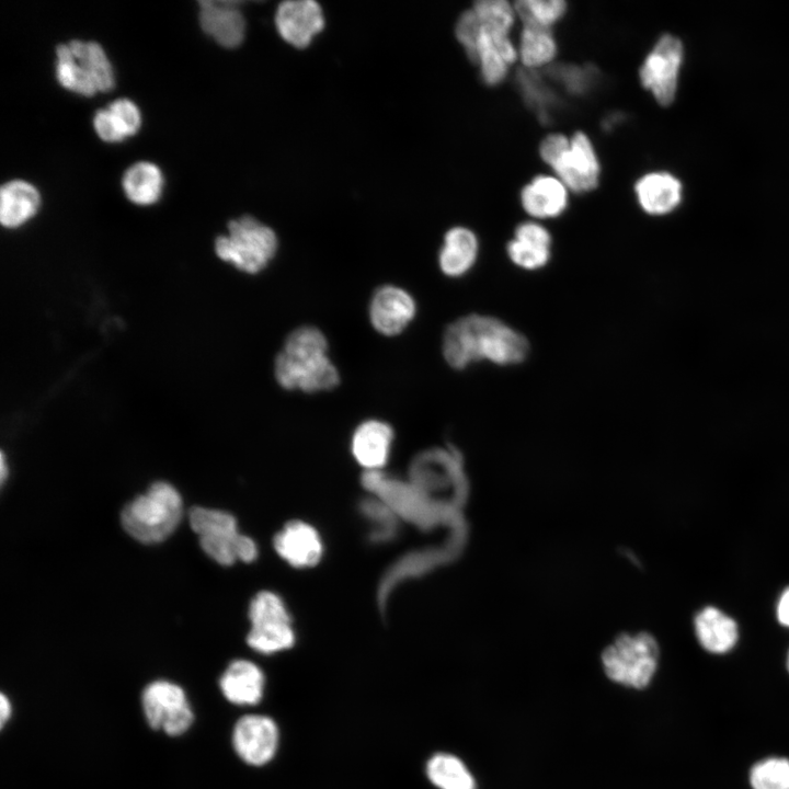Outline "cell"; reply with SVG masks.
Here are the masks:
<instances>
[{
    "instance_id": "obj_24",
    "label": "cell",
    "mask_w": 789,
    "mask_h": 789,
    "mask_svg": "<svg viewBox=\"0 0 789 789\" xmlns=\"http://www.w3.org/2000/svg\"><path fill=\"white\" fill-rule=\"evenodd\" d=\"M39 194L30 183L15 180L5 183L0 191V220L4 227L21 226L35 215Z\"/></svg>"
},
{
    "instance_id": "obj_9",
    "label": "cell",
    "mask_w": 789,
    "mask_h": 789,
    "mask_svg": "<svg viewBox=\"0 0 789 789\" xmlns=\"http://www.w3.org/2000/svg\"><path fill=\"white\" fill-rule=\"evenodd\" d=\"M251 629L248 644L262 654L276 653L293 647L295 633L282 599L272 592L256 594L249 608Z\"/></svg>"
},
{
    "instance_id": "obj_20",
    "label": "cell",
    "mask_w": 789,
    "mask_h": 789,
    "mask_svg": "<svg viewBox=\"0 0 789 789\" xmlns=\"http://www.w3.org/2000/svg\"><path fill=\"white\" fill-rule=\"evenodd\" d=\"M393 441V431L389 424L379 420L361 423L352 436V453L367 471L379 470L389 457Z\"/></svg>"
},
{
    "instance_id": "obj_27",
    "label": "cell",
    "mask_w": 789,
    "mask_h": 789,
    "mask_svg": "<svg viewBox=\"0 0 789 789\" xmlns=\"http://www.w3.org/2000/svg\"><path fill=\"white\" fill-rule=\"evenodd\" d=\"M163 185L160 169L150 162H138L124 174L123 188L126 196L136 204L149 205L158 201Z\"/></svg>"
},
{
    "instance_id": "obj_21",
    "label": "cell",
    "mask_w": 789,
    "mask_h": 789,
    "mask_svg": "<svg viewBox=\"0 0 789 789\" xmlns=\"http://www.w3.org/2000/svg\"><path fill=\"white\" fill-rule=\"evenodd\" d=\"M265 678L262 670L253 662H231L219 679L225 698L239 706H253L264 694Z\"/></svg>"
},
{
    "instance_id": "obj_13",
    "label": "cell",
    "mask_w": 789,
    "mask_h": 789,
    "mask_svg": "<svg viewBox=\"0 0 789 789\" xmlns=\"http://www.w3.org/2000/svg\"><path fill=\"white\" fill-rule=\"evenodd\" d=\"M414 298L405 289L385 285L379 287L369 302V320L376 331L384 335L401 333L415 316Z\"/></svg>"
},
{
    "instance_id": "obj_30",
    "label": "cell",
    "mask_w": 789,
    "mask_h": 789,
    "mask_svg": "<svg viewBox=\"0 0 789 789\" xmlns=\"http://www.w3.org/2000/svg\"><path fill=\"white\" fill-rule=\"evenodd\" d=\"M477 64L482 81L489 87L502 83L508 73L510 65L496 48L489 31L481 24L477 42Z\"/></svg>"
},
{
    "instance_id": "obj_39",
    "label": "cell",
    "mask_w": 789,
    "mask_h": 789,
    "mask_svg": "<svg viewBox=\"0 0 789 789\" xmlns=\"http://www.w3.org/2000/svg\"><path fill=\"white\" fill-rule=\"evenodd\" d=\"M93 125L96 134L104 141L115 142L126 138L108 108L95 113Z\"/></svg>"
},
{
    "instance_id": "obj_35",
    "label": "cell",
    "mask_w": 789,
    "mask_h": 789,
    "mask_svg": "<svg viewBox=\"0 0 789 789\" xmlns=\"http://www.w3.org/2000/svg\"><path fill=\"white\" fill-rule=\"evenodd\" d=\"M472 10L482 25L510 34L515 22V9L505 0H479Z\"/></svg>"
},
{
    "instance_id": "obj_8",
    "label": "cell",
    "mask_w": 789,
    "mask_h": 789,
    "mask_svg": "<svg viewBox=\"0 0 789 789\" xmlns=\"http://www.w3.org/2000/svg\"><path fill=\"white\" fill-rule=\"evenodd\" d=\"M658 662L659 645L648 632L622 633L602 654L606 675L616 683L637 689L651 682Z\"/></svg>"
},
{
    "instance_id": "obj_1",
    "label": "cell",
    "mask_w": 789,
    "mask_h": 789,
    "mask_svg": "<svg viewBox=\"0 0 789 789\" xmlns=\"http://www.w3.org/2000/svg\"><path fill=\"white\" fill-rule=\"evenodd\" d=\"M528 351L522 333L491 316L461 317L447 327L443 338L444 358L456 369L480 361L515 365L526 358Z\"/></svg>"
},
{
    "instance_id": "obj_40",
    "label": "cell",
    "mask_w": 789,
    "mask_h": 789,
    "mask_svg": "<svg viewBox=\"0 0 789 789\" xmlns=\"http://www.w3.org/2000/svg\"><path fill=\"white\" fill-rule=\"evenodd\" d=\"M776 617L781 626L789 628V587L781 593L778 599Z\"/></svg>"
},
{
    "instance_id": "obj_25",
    "label": "cell",
    "mask_w": 789,
    "mask_h": 789,
    "mask_svg": "<svg viewBox=\"0 0 789 789\" xmlns=\"http://www.w3.org/2000/svg\"><path fill=\"white\" fill-rule=\"evenodd\" d=\"M68 46L77 65L94 82L98 91H110L114 85L113 68L100 44L73 39Z\"/></svg>"
},
{
    "instance_id": "obj_34",
    "label": "cell",
    "mask_w": 789,
    "mask_h": 789,
    "mask_svg": "<svg viewBox=\"0 0 789 789\" xmlns=\"http://www.w3.org/2000/svg\"><path fill=\"white\" fill-rule=\"evenodd\" d=\"M753 789H789V759L768 757L757 762L750 770Z\"/></svg>"
},
{
    "instance_id": "obj_28",
    "label": "cell",
    "mask_w": 789,
    "mask_h": 789,
    "mask_svg": "<svg viewBox=\"0 0 789 789\" xmlns=\"http://www.w3.org/2000/svg\"><path fill=\"white\" fill-rule=\"evenodd\" d=\"M426 775L438 789H474V779L465 764L451 754L439 753L426 764Z\"/></svg>"
},
{
    "instance_id": "obj_38",
    "label": "cell",
    "mask_w": 789,
    "mask_h": 789,
    "mask_svg": "<svg viewBox=\"0 0 789 789\" xmlns=\"http://www.w3.org/2000/svg\"><path fill=\"white\" fill-rule=\"evenodd\" d=\"M119 129L125 137L138 132L140 126V113L137 106L127 99H118L108 106Z\"/></svg>"
},
{
    "instance_id": "obj_18",
    "label": "cell",
    "mask_w": 789,
    "mask_h": 789,
    "mask_svg": "<svg viewBox=\"0 0 789 789\" xmlns=\"http://www.w3.org/2000/svg\"><path fill=\"white\" fill-rule=\"evenodd\" d=\"M552 238L540 224L524 221L514 231L507 243L510 260L524 270L534 271L544 267L551 256Z\"/></svg>"
},
{
    "instance_id": "obj_23",
    "label": "cell",
    "mask_w": 789,
    "mask_h": 789,
    "mask_svg": "<svg viewBox=\"0 0 789 789\" xmlns=\"http://www.w3.org/2000/svg\"><path fill=\"white\" fill-rule=\"evenodd\" d=\"M479 252V242L474 232L466 227H453L445 237L439 250L441 271L449 277H459L471 270Z\"/></svg>"
},
{
    "instance_id": "obj_12",
    "label": "cell",
    "mask_w": 789,
    "mask_h": 789,
    "mask_svg": "<svg viewBox=\"0 0 789 789\" xmlns=\"http://www.w3.org/2000/svg\"><path fill=\"white\" fill-rule=\"evenodd\" d=\"M278 742L277 724L263 714L243 716L232 730V745L237 755L252 766L271 762L276 754Z\"/></svg>"
},
{
    "instance_id": "obj_32",
    "label": "cell",
    "mask_w": 789,
    "mask_h": 789,
    "mask_svg": "<svg viewBox=\"0 0 789 789\" xmlns=\"http://www.w3.org/2000/svg\"><path fill=\"white\" fill-rule=\"evenodd\" d=\"M56 55V76L65 89L87 96L99 92L94 82L77 65L68 44L58 45Z\"/></svg>"
},
{
    "instance_id": "obj_5",
    "label": "cell",
    "mask_w": 789,
    "mask_h": 789,
    "mask_svg": "<svg viewBox=\"0 0 789 789\" xmlns=\"http://www.w3.org/2000/svg\"><path fill=\"white\" fill-rule=\"evenodd\" d=\"M181 517V495L170 483L158 481L124 507L121 521L136 540L157 544L174 531Z\"/></svg>"
},
{
    "instance_id": "obj_15",
    "label": "cell",
    "mask_w": 789,
    "mask_h": 789,
    "mask_svg": "<svg viewBox=\"0 0 789 789\" xmlns=\"http://www.w3.org/2000/svg\"><path fill=\"white\" fill-rule=\"evenodd\" d=\"M519 201L534 218H557L568 208V187L557 176L539 174L522 187Z\"/></svg>"
},
{
    "instance_id": "obj_43",
    "label": "cell",
    "mask_w": 789,
    "mask_h": 789,
    "mask_svg": "<svg viewBox=\"0 0 789 789\" xmlns=\"http://www.w3.org/2000/svg\"><path fill=\"white\" fill-rule=\"evenodd\" d=\"M787 668H788V672H789V652H788V656H787Z\"/></svg>"
},
{
    "instance_id": "obj_4",
    "label": "cell",
    "mask_w": 789,
    "mask_h": 789,
    "mask_svg": "<svg viewBox=\"0 0 789 789\" xmlns=\"http://www.w3.org/2000/svg\"><path fill=\"white\" fill-rule=\"evenodd\" d=\"M539 156L557 178L574 193H588L599 183L601 164L590 137L576 130L571 138L549 134L539 145Z\"/></svg>"
},
{
    "instance_id": "obj_14",
    "label": "cell",
    "mask_w": 789,
    "mask_h": 789,
    "mask_svg": "<svg viewBox=\"0 0 789 789\" xmlns=\"http://www.w3.org/2000/svg\"><path fill=\"white\" fill-rule=\"evenodd\" d=\"M279 35L297 48L307 47L324 25L320 5L312 0L282 2L275 14Z\"/></svg>"
},
{
    "instance_id": "obj_36",
    "label": "cell",
    "mask_w": 789,
    "mask_h": 789,
    "mask_svg": "<svg viewBox=\"0 0 789 789\" xmlns=\"http://www.w3.org/2000/svg\"><path fill=\"white\" fill-rule=\"evenodd\" d=\"M552 79L571 94L582 95L586 93L595 79V70L575 65H556L550 68Z\"/></svg>"
},
{
    "instance_id": "obj_42",
    "label": "cell",
    "mask_w": 789,
    "mask_h": 789,
    "mask_svg": "<svg viewBox=\"0 0 789 789\" xmlns=\"http://www.w3.org/2000/svg\"><path fill=\"white\" fill-rule=\"evenodd\" d=\"M0 467H1V472H0V473H1V481H2V483H3V481L5 480V477H7V467H5V461H4V455H3V454H1V464H0Z\"/></svg>"
},
{
    "instance_id": "obj_26",
    "label": "cell",
    "mask_w": 789,
    "mask_h": 789,
    "mask_svg": "<svg viewBox=\"0 0 789 789\" xmlns=\"http://www.w3.org/2000/svg\"><path fill=\"white\" fill-rule=\"evenodd\" d=\"M517 52L526 69L536 70L551 64L558 52L551 28L523 25Z\"/></svg>"
},
{
    "instance_id": "obj_11",
    "label": "cell",
    "mask_w": 789,
    "mask_h": 789,
    "mask_svg": "<svg viewBox=\"0 0 789 789\" xmlns=\"http://www.w3.org/2000/svg\"><path fill=\"white\" fill-rule=\"evenodd\" d=\"M141 706L148 724L168 735L183 734L193 723L194 714L183 688L168 681L146 686Z\"/></svg>"
},
{
    "instance_id": "obj_22",
    "label": "cell",
    "mask_w": 789,
    "mask_h": 789,
    "mask_svg": "<svg viewBox=\"0 0 789 789\" xmlns=\"http://www.w3.org/2000/svg\"><path fill=\"white\" fill-rule=\"evenodd\" d=\"M695 634L708 652L723 654L737 642L736 621L714 606H706L694 618Z\"/></svg>"
},
{
    "instance_id": "obj_6",
    "label": "cell",
    "mask_w": 789,
    "mask_h": 789,
    "mask_svg": "<svg viewBox=\"0 0 789 789\" xmlns=\"http://www.w3.org/2000/svg\"><path fill=\"white\" fill-rule=\"evenodd\" d=\"M275 232L251 216L228 224V235L215 241L216 254L238 270L255 274L272 261L277 251Z\"/></svg>"
},
{
    "instance_id": "obj_37",
    "label": "cell",
    "mask_w": 789,
    "mask_h": 789,
    "mask_svg": "<svg viewBox=\"0 0 789 789\" xmlns=\"http://www.w3.org/2000/svg\"><path fill=\"white\" fill-rule=\"evenodd\" d=\"M481 22L472 9L466 10L456 23V37L470 61L477 64V42Z\"/></svg>"
},
{
    "instance_id": "obj_33",
    "label": "cell",
    "mask_w": 789,
    "mask_h": 789,
    "mask_svg": "<svg viewBox=\"0 0 789 789\" xmlns=\"http://www.w3.org/2000/svg\"><path fill=\"white\" fill-rule=\"evenodd\" d=\"M361 511L371 524L370 538L376 542H386L395 538L399 517L378 496L365 499Z\"/></svg>"
},
{
    "instance_id": "obj_2",
    "label": "cell",
    "mask_w": 789,
    "mask_h": 789,
    "mask_svg": "<svg viewBox=\"0 0 789 789\" xmlns=\"http://www.w3.org/2000/svg\"><path fill=\"white\" fill-rule=\"evenodd\" d=\"M363 485L381 499L399 518L419 529L430 531L438 527L466 530L464 505L437 498L412 482L391 478L380 470L366 471Z\"/></svg>"
},
{
    "instance_id": "obj_29",
    "label": "cell",
    "mask_w": 789,
    "mask_h": 789,
    "mask_svg": "<svg viewBox=\"0 0 789 789\" xmlns=\"http://www.w3.org/2000/svg\"><path fill=\"white\" fill-rule=\"evenodd\" d=\"M516 79L526 104L535 110L544 123L548 122L552 108L558 105V98L552 89L535 70L524 68Z\"/></svg>"
},
{
    "instance_id": "obj_7",
    "label": "cell",
    "mask_w": 789,
    "mask_h": 789,
    "mask_svg": "<svg viewBox=\"0 0 789 789\" xmlns=\"http://www.w3.org/2000/svg\"><path fill=\"white\" fill-rule=\"evenodd\" d=\"M188 521L202 549L219 564L230 565L237 560L250 562L256 558L255 542L238 531L236 518L228 512L193 507Z\"/></svg>"
},
{
    "instance_id": "obj_31",
    "label": "cell",
    "mask_w": 789,
    "mask_h": 789,
    "mask_svg": "<svg viewBox=\"0 0 789 789\" xmlns=\"http://www.w3.org/2000/svg\"><path fill=\"white\" fill-rule=\"evenodd\" d=\"M514 9L523 25L551 28L563 18L568 4L562 0H519L515 2Z\"/></svg>"
},
{
    "instance_id": "obj_19",
    "label": "cell",
    "mask_w": 789,
    "mask_h": 789,
    "mask_svg": "<svg viewBox=\"0 0 789 789\" xmlns=\"http://www.w3.org/2000/svg\"><path fill=\"white\" fill-rule=\"evenodd\" d=\"M633 190L640 207L649 215L668 214L682 199V184L668 172L647 173L637 180Z\"/></svg>"
},
{
    "instance_id": "obj_41",
    "label": "cell",
    "mask_w": 789,
    "mask_h": 789,
    "mask_svg": "<svg viewBox=\"0 0 789 789\" xmlns=\"http://www.w3.org/2000/svg\"><path fill=\"white\" fill-rule=\"evenodd\" d=\"M11 711H12V708H11V704H10L9 698H8L3 693H1V697H0V722H1V727H3L4 723L10 719V717H11Z\"/></svg>"
},
{
    "instance_id": "obj_3",
    "label": "cell",
    "mask_w": 789,
    "mask_h": 789,
    "mask_svg": "<svg viewBox=\"0 0 789 789\" xmlns=\"http://www.w3.org/2000/svg\"><path fill=\"white\" fill-rule=\"evenodd\" d=\"M278 385L287 390H331L340 375L328 355V341L317 328L304 325L291 331L274 362Z\"/></svg>"
},
{
    "instance_id": "obj_10",
    "label": "cell",
    "mask_w": 789,
    "mask_h": 789,
    "mask_svg": "<svg viewBox=\"0 0 789 789\" xmlns=\"http://www.w3.org/2000/svg\"><path fill=\"white\" fill-rule=\"evenodd\" d=\"M684 48L679 38L663 34L645 56L639 69L643 88L649 90L662 106L673 103L683 64Z\"/></svg>"
},
{
    "instance_id": "obj_17",
    "label": "cell",
    "mask_w": 789,
    "mask_h": 789,
    "mask_svg": "<svg viewBox=\"0 0 789 789\" xmlns=\"http://www.w3.org/2000/svg\"><path fill=\"white\" fill-rule=\"evenodd\" d=\"M274 548L289 564L296 568L312 567L320 560L322 541L317 530L300 521L287 523L274 537Z\"/></svg>"
},
{
    "instance_id": "obj_16",
    "label": "cell",
    "mask_w": 789,
    "mask_h": 789,
    "mask_svg": "<svg viewBox=\"0 0 789 789\" xmlns=\"http://www.w3.org/2000/svg\"><path fill=\"white\" fill-rule=\"evenodd\" d=\"M236 1H201L199 23L202 30L219 45L239 46L245 33V21Z\"/></svg>"
}]
</instances>
